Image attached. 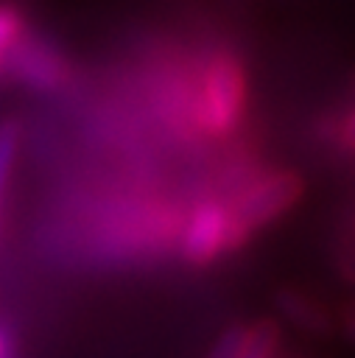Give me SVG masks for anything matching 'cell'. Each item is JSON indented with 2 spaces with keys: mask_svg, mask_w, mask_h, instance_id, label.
Wrapping results in <instances>:
<instances>
[{
  "mask_svg": "<svg viewBox=\"0 0 355 358\" xmlns=\"http://www.w3.org/2000/svg\"><path fill=\"white\" fill-rule=\"evenodd\" d=\"M249 103V76L240 53L229 45L212 48L196 76L193 117L207 137L235 134Z\"/></svg>",
  "mask_w": 355,
  "mask_h": 358,
  "instance_id": "6da1fadb",
  "label": "cell"
},
{
  "mask_svg": "<svg viewBox=\"0 0 355 358\" xmlns=\"http://www.w3.org/2000/svg\"><path fill=\"white\" fill-rule=\"evenodd\" d=\"M305 193V179L296 171L277 168L252 176L229 201V252L243 249L263 227L291 213Z\"/></svg>",
  "mask_w": 355,
  "mask_h": 358,
  "instance_id": "7a4b0ae2",
  "label": "cell"
},
{
  "mask_svg": "<svg viewBox=\"0 0 355 358\" xmlns=\"http://www.w3.org/2000/svg\"><path fill=\"white\" fill-rule=\"evenodd\" d=\"M229 252V207L221 196H207L190 210L182 235L179 255L190 266H210Z\"/></svg>",
  "mask_w": 355,
  "mask_h": 358,
  "instance_id": "3957f363",
  "label": "cell"
},
{
  "mask_svg": "<svg viewBox=\"0 0 355 358\" xmlns=\"http://www.w3.org/2000/svg\"><path fill=\"white\" fill-rule=\"evenodd\" d=\"M274 305L285 322H291L296 330H302L307 336H330L338 324L335 313L327 308V302L299 285H282L274 296Z\"/></svg>",
  "mask_w": 355,
  "mask_h": 358,
  "instance_id": "277c9868",
  "label": "cell"
},
{
  "mask_svg": "<svg viewBox=\"0 0 355 358\" xmlns=\"http://www.w3.org/2000/svg\"><path fill=\"white\" fill-rule=\"evenodd\" d=\"M280 324L274 319H257L246 324V338L238 358H277L280 352Z\"/></svg>",
  "mask_w": 355,
  "mask_h": 358,
  "instance_id": "5b68a950",
  "label": "cell"
},
{
  "mask_svg": "<svg viewBox=\"0 0 355 358\" xmlns=\"http://www.w3.org/2000/svg\"><path fill=\"white\" fill-rule=\"evenodd\" d=\"M25 17L14 3H0V64L11 53V48L22 39Z\"/></svg>",
  "mask_w": 355,
  "mask_h": 358,
  "instance_id": "8992f818",
  "label": "cell"
},
{
  "mask_svg": "<svg viewBox=\"0 0 355 358\" xmlns=\"http://www.w3.org/2000/svg\"><path fill=\"white\" fill-rule=\"evenodd\" d=\"M17 148H20V126L14 120H3L0 123V201H3L11 168H14Z\"/></svg>",
  "mask_w": 355,
  "mask_h": 358,
  "instance_id": "52a82bcc",
  "label": "cell"
},
{
  "mask_svg": "<svg viewBox=\"0 0 355 358\" xmlns=\"http://www.w3.org/2000/svg\"><path fill=\"white\" fill-rule=\"evenodd\" d=\"M341 327H344V333L355 341V305H352V308H347V310L341 313Z\"/></svg>",
  "mask_w": 355,
  "mask_h": 358,
  "instance_id": "ba28073f",
  "label": "cell"
},
{
  "mask_svg": "<svg viewBox=\"0 0 355 358\" xmlns=\"http://www.w3.org/2000/svg\"><path fill=\"white\" fill-rule=\"evenodd\" d=\"M0 358H6V338L0 336Z\"/></svg>",
  "mask_w": 355,
  "mask_h": 358,
  "instance_id": "9c48e42d",
  "label": "cell"
}]
</instances>
